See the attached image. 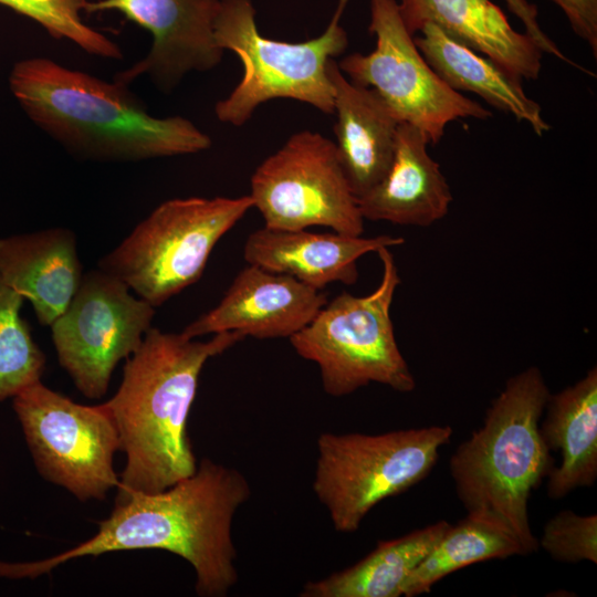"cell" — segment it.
Listing matches in <instances>:
<instances>
[{
	"label": "cell",
	"mask_w": 597,
	"mask_h": 597,
	"mask_svg": "<svg viewBox=\"0 0 597 597\" xmlns=\"http://www.w3.org/2000/svg\"><path fill=\"white\" fill-rule=\"evenodd\" d=\"M250 496V484L240 471L205 458L193 474L164 491L115 500L95 535L77 546L35 562L0 561V577L36 578L74 558L163 549L193 567L197 595L223 597L238 583L233 519Z\"/></svg>",
	"instance_id": "obj_1"
},
{
	"label": "cell",
	"mask_w": 597,
	"mask_h": 597,
	"mask_svg": "<svg viewBox=\"0 0 597 597\" xmlns=\"http://www.w3.org/2000/svg\"><path fill=\"white\" fill-rule=\"evenodd\" d=\"M243 335L222 332L201 342L150 327L125 360L123 379L103 402L116 427L126 462L116 500L157 493L195 473L198 461L187 419L205 364Z\"/></svg>",
	"instance_id": "obj_2"
},
{
	"label": "cell",
	"mask_w": 597,
	"mask_h": 597,
	"mask_svg": "<svg viewBox=\"0 0 597 597\" xmlns=\"http://www.w3.org/2000/svg\"><path fill=\"white\" fill-rule=\"evenodd\" d=\"M10 90L30 119L73 154L143 160L203 151L209 135L181 116L154 117L119 82H105L48 57L17 62Z\"/></svg>",
	"instance_id": "obj_3"
},
{
	"label": "cell",
	"mask_w": 597,
	"mask_h": 597,
	"mask_svg": "<svg viewBox=\"0 0 597 597\" xmlns=\"http://www.w3.org/2000/svg\"><path fill=\"white\" fill-rule=\"evenodd\" d=\"M549 395L540 368L517 373L492 400L482 426L457 447L449 461L465 510L501 520L526 555L540 548L530 525L528 501L555 467L540 431Z\"/></svg>",
	"instance_id": "obj_4"
},
{
	"label": "cell",
	"mask_w": 597,
	"mask_h": 597,
	"mask_svg": "<svg viewBox=\"0 0 597 597\" xmlns=\"http://www.w3.org/2000/svg\"><path fill=\"white\" fill-rule=\"evenodd\" d=\"M348 0H339L323 33L304 42L265 38L255 22L251 0H220L214 22L217 45L235 53L243 67L240 82L217 102V118L242 126L263 103L290 98L334 114V90L327 63L347 48L346 31L339 18Z\"/></svg>",
	"instance_id": "obj_5"
},
{
	"label": "cell",
	"mask_w": 597,
	"mask_h": 597,
	"mask_svg": "<svg viewBox=\"0 0 597 597\" xmlns=\"http://www.w3.org/2000/svg\"><path fill=\"white\" fill-rule=\"evenodd\" d=\"M383 265L378 286L356 296L343 292L320 310L303 329L290 337L296 354L315 363L324 391L344 397L371 383L399 392L416 388L402 356L390 310L401 279L388 247L376 252Z\"/></svg>",
	"instance_id": "obj_6"
},
{
	"label": "cell",
	"mask_w": 597,
	"mask_h": 597,
	"mask_svg": "<svg viewBox=\"0 0 597 597\" xmlns=\"http://www.w3.org/2000/svg\"><path fill=\"white\" fill-rule=\"evenodd\" d=\"M452 434L447 425L320 434L312 488L335 531L356 532L377 504L426 479Z\"/></svg>",
	"instance_id": "obj_7"
},
{
	"label": "cell",
	"mask_w": 597,
	"mask_h": 597,
	"mask_svg": "<svg viewBox=\"0 0 597 597\" xmlns=\"http://www.w3.org/2000/svg\"><path fill=\"white\" fill-rule=\"evenodd\" d=\"M251 208L249 195L164 201L97 266L156 308L200 279L218 241Z\"/></svg>",
	"instance_id": "obj_8"
},
{
	"label": "cell",
	"mask_w": 597,
	"mask_h": 597,
	"mask_svg": "<svg viewBox=\"0 0 597 597\" xmlns=\"http://www.w3.org/2000/svg\"><path fill=\"white\" fill-rule=\"evenodd\" d=\"M13 410L40 475L82 502L104 500L117 488L114 455L121 444L103 406H85L41 380L12 398Z\"/></svg>",
	"instance_id": "obj_9"
},
{
	"label": "cell",
	"mask_w": 597,
	"mask_h": 597,
	"mask_svg": "<svg viewBox=\"0 0 597 597\" xmlns=\"http://www.w3.org/2000/svg\"><path fill=\"white\" fill-rule=\"evenodd\" d=\"M369 8L368 29L376 38L375 49L337 62L350 82L373 88L400 123L417 127L433 145L453 121L492 116L480 103L448 86L431 69L407 30L396 0H369Z\"/></svg>",
	"instance_id": "obj_10"
},
{
	"label": "cell",
	"mask_w": 597,
	"mask_h": 597,
	"mask_svg": "<svg viewBox=\"0 0 597 597\" xmlns=\"http://www.w3.org/2000/svg\"><path fill=\"white\" fill-rule=\"evenodd\" d=\"M250 186L253 208L266 228L302 230L320 226L342 234L364 233L365 219L335 143L320 133L293 134L255 168Z\"/></svg>",
	"instance_id": "obj_11"
},
{
	"label": "cell",
	"mask_w": 597,
	"mask_h": 597,
	"mask_svg": "<svg viewBox=\"0 0 597 597\" xmlns=\"http://www.w3.org/2000/svg\"><path fill=\"white\" fill-rule=\"evenodd\" d=\"M155 307L101 269L83 274L66 310L53 322L57 360L85 397L105 396L113 371L142 344Z\"/></svg>",
	"instance_id": "obj_12"
},
{
	"label": "cell",
	"mask_w": 597,
	"mask_h": 597,
	"mask_svg": "<svg viewBox=\"0 0 597 597\" xmlns=\"http://www.w3.org/2000/svg\"><path fill=\"white\" fill-rule=\"evenodd\" d=\"M219 8L220 0H100L87 1L84 10H117L148 30L153 35L149 52L115 81L127 85L146 74L169 92L187 73L206 72L221 62L224 51L214 40Z\"/></svg>",
	"instance_id": "obj_13"
},
{
	"label": "cell",
	"mask_w": 597,
	"mask_h": 597,
	"mask_svg": "<svg viewBox=\"0 0 597 597\" xmlns=\"http://www.w3.org/2000/svg\"><path fill=\"white\" fill-rule=\"evenodd\" d=\"M327 303L322 290L255 264L242 269L221 301L188 324L189 338L235 332L260 339L291 337Z\"/></svg>",
	"instance_id": "obj_14"
},
{
	"label": "cell",
	"mask_w": 597,
	"mask_h": 597,
	"mask_svg": "<svg viewBox=\"0 0 597 597\" xmlns=\"http://www.w3.org/2000/svg\"><path fill=\"white\" fill-rule=\"evenodd\" d=\"M402 243V237L390 234L365 238L263 227L247 238L243 258L248 264L291 275L311 287L323 290L336 282L355 284L359 258Z\"/></svg>",
	"instance_id": "obj_15"
},
{
	"label": "cell",
	"mask_w": 597,
	"mask_h": 597,
	"mask_svg": "<svg viewBox=\"0 0 597 597\" xmlns=\"http://www.w3.org/2000/svg\"><path fill=\"white\" fill-rule=\"evenodd\" d=\"M429 140L417 127L399 123L391 164L383 179L358 198L365 220L429 227L443 219L453 200Z\"/></svg>",
	"instance_id": "obj_16"
},
{
	"label": "cell",
	"mask_w": 597,
	"mask_h": 597,
	"mask_svg": "<svg viewBox=\"0 0 597 597\" xmlns=\"http://www.w3.org/2000/svg\"><path fill=\"white\" fill-rule=\"evenodd\" d=\"M398 7L412 35L432 23L521 80L540 76L543 52L491 0H400Z\"/></svg>",
	"instance_id": "obj_17"
},
{
	"label": "cell",
	"mask_w": 597,
	"mask_h": 597,
	"mask_svg": "<svg viewBox=\"0 0 597 597\" xmlns=\"http://www.w3.org/2000/svg\"><path fill=\"white\" fill-rule=\"evenodd\" d=\"M83 274L76 237L66 228L0 239V277L32 304L42 326L66 310Z\"/></svg>",
	"instance_id": "obj_18"
},
{
	"label": "cell",
	"mask_w": 597,
	"mask_h": 597,
	"mask_svg": "<svg viewBox=\"0 0 597 597\" xmlns=\"http://www.w3.org/2000/svg\"><path fill=\"white\" fill-rule=\"evenodd\" d=\"M327 74L334 90L335 146L352 191L358 199L387 172L400 122L373 88L350 82L335 59L328 61Z\"/></svg>",
	"instance_id": "obj_19"
},
{
	"label": "cell",
	"mask_w": 597,
	"mask_h": 597,
	"mask_svg": "<svg viewBox=\"0 0 597 597\" xmlns=\"http://www.w3.org/2000/svg\"><path fill=\"white\" fill-rule=\"evenodd\" d=\"M543 420L542 438L551 451H559L561 463L549 472L546 493L559 500L597 479V368L557 394H551Z\"/></svg>",
	"instance_id": "obj_20"
},
{
	"label": "cell",
	"mask_w": 597,
	"mask_h": 597,
	"mask_svg": "<svg viewBox=\"0 0 597 597\" xmlns=\"http://www.w3.org/2000/svg\"><path fill=\"white\" fill-rule=\"evenodd\" d=\"M413 41L439 77L452 90L472 92L498 109L527 123L538 136L551 129L541 106L516 77L491 59L426 23Z\"/></svg>",
	"instance_id": "obj_21"
},
{
	"label": "cell",
	"mask_w": 597,
	"mask_h": 597,
	"mask_svg": "<svg viewBox=\"0 0 597 597\" xmlns=\"http://www.w3.org/2000/svg\"><path fill=\"white\" fill-rule=\"evenodd\" d=\"M450 523L438 521L398 538L379 541L356 564L307 582L301 597H400L404 586Z\"/></svg>",
	"instance_id": "obj_22"
},
{
	"label": "cell",
	"mask_w": 597,
	"mask_h": 597,
	"mask_svg": "<svg viewBox=\"0 0 597 597\" xmlns=\"http://www.w3.org/2000/svg\"><path fill=\"white\" fill-rule=\"evenodd\" d=\"M526 555L512 530L483 512L467 516L447 528L442 537L408 577L402 596L429 593L446 576L475 563Z\"/></svg>",
	"instance_id": "obj_23"
},
{
	"label": "cell",
	"mask_w": 597,
	"mask_h": 597,
	"mask_svg": "<svg viewBox=\"0 0 597 597\" xmlns=\"http://www.w3.org/2000/svg\"><path fill=\"white\" fill-rule=\"evenodd\" d=\"M24 298L0 277V402L41 380L45 355L20 311Z\"/></svg>",
	"instance_id": "obj_24"
},
{
	"label": "cell",
	"mask_w": 597,
	"mask_h": 597,
	"mask_svg": "<svg viewBox=\"0 0 597 597\" xmlns=\"http://www.w3.org/2000/svg\"><path fill=\"white\" fill-rule=\"evenodd\" d=\"M87 0H0V4L42 25L55 39H69L85 52L106 59H122L116 43L86 25L80 12Z\"/></svg>",
	"instance_id": "obj_25"
},
{
	"label": "cell",
	"mask_w": 597,
	"mask_h": 597,
	"mask_svg": "<svg viewBox=\"0 0 597 597\" xmlns=\"http://www.w3.org/2000/svg\"><path fill=\"white\" fill-rule=\"evenodd\" d=\"M540 546L559 562L597 564V515L570 510L556 513L546 522Z\"/></svg>",
	"instance_id": "obj_26"
},
{
	"label": "cell",
	"mask_w": 597,
	"mask_h": 597,
	"mask_svg": "<svg viewBox=\"0 0 597 597\" xmlns=\"http://www.w3.org/2000/svg\"><path fill=\"white\" fill-rule=\"evenodd\" d=\"M565 13L573 31L597 56V0H552Z\"/></svg>",
	"instance_id": "obj_27"
},
{
	"label": "cell",
	"mask_w": 597,
	"mask_h": 597,
	"mask_svg": "<svg viewBox=\"0 0 597 597\" xmlns=\"http://www.w3.org/2000/svg\"><path fill=\"white\" fill-rule=\"evenodd\" d=\"M505 2L509 9L523 22L525 33L535 42L543 53H549L577 66L576 63L567 59L557 45L544 33L537 21V10L534 4L526 0H505Z\"/></svg>",
	"instance_id": "obj_28"
}]
</instances>
